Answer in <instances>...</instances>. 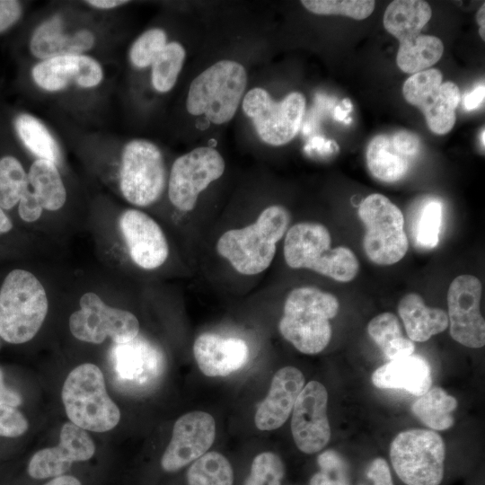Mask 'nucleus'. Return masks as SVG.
<instances>
[{
	"label": "nucleus",
	"instance_id": "nucleus-1",
	"mask_svg": "<svg viewBox=\"0 0 485 485\" xmlns=\"http://www.w3.org/2000/svg\"><path fill=\"white\" fill-rule=\"evenodd\" d=\"M290 214L281 205L265 207L254 222L228 229L217 239L216 251L242 276H257L271 265L278 242L289 227Z\"/></svg>",
	"mask_w": 485,
	"mask_h": 485
},
{
	"label": "nucleus",
	"instance_id": "nucleus-2",
	"mask_svg": "<svg viewBox=\"0 0 485 485\" xmlns=\"http://www.w3.org/2000/svg\"><path fill=\"white\" fill-rule=\"evenodd\" d=\"M340 308L335 295L314 287H295L287 295L278 330L298 351L314 355L322 351L331 338L330 320Z\"/></svg>",
	"mask_w": 485,
	"mask_h": 485
},
{
	"label": "nucleus",
	"instance_id": "nucleus-3",
	"mask_svg": "<svg viewBox=\"0 0 485 485\" xmlns=\"http://www.w3.org/2000/svg\"><path fill=\"white\" fill-rule=\"evenodd\" d=\"M283 255L292 269H307L340 282H349L359 270L355 253L348 247L331 248V236L317 222H299L285 234Z\"/></svg>",
	"mask_w": 485,
	"mask_h": 485
},
{
	"label": "nucleus",
	"instance_id": "nucleus-4",
	"mask_svg": "<svg viewBox=\"0 0 485 485\" xmlns=\"http://www.w3.org/2000/svg\"><path fill=\"white\" fill-rule=\"evenodd\" d=\"M48 310L41 281L27 269L11 270L0 287V337L12 344L28 342L41 328Z\"/></svg>",
	"mask_w": 485,
	"mask_h": 485
},
{
	"label": "nucleus",
	"instance_id": "nucleus-5",
	"mask_svg": "<svg viewBox=\"0 0 485 485\" xmlns=\"http://www.w3.org/2000/svg\"><path fill=\"white\" fill-rule=\"evenodd\" d=\"M247 80V72L239 62L217 61L191 81L186 100L188 112L204 115L216 125L230 121L244 96Z\"/></svg>",
	"mask_w": 485,
	"mask_h": 485
},
{
	"label": "nucleus",
	"instance_id": "nucleus-6",
	"mask_svg": "<svg viewBox=\"0 0 485 485\" xmlns=\"http://www.w3.org/2000/svg\"><path fill=\"white\" fill-rule=\"evenodd\" d=\"M61 396L68 419L84 430L106 432L120 419L119 409L106 391L103 374L94 364L74 368L63 384Z\"/></svg>",
	"mask_w": 485,
	"mask_h": 485
},
{
	"label": "nucleus",
	"instance_id": "nucleus-7",
	"mask_svg": "<svg viewBox=\"0 0 485 485\" xmlns=\"http://www.w3.org/2000/svg\"><path fill=\"white\" fill-rule=\"evenodd\" d=\"M163 154L157 145L134 138L122 147L118 172L119 192L130 205L146 207L154 204L167 188Z\"/></svg>",
	"mask_w": 485,
	"mask_h": 485
},
{
	"label": "nucleus",
	"instance_id": "nucleus-8",
	"mask_svg": "<svg viewBox=\"0 0 485 485\" xmlns=\"http://www.w3.org/2000/svg\"><path fill=\"white\" fill-rule=\"evenodd\" d=\"M358 216L366 226L363 247L367 258L377 265L400 261L409 249L401 209L385 196L374 193L359 204Z\"/></svg>",
	"mask_w": 485,
	"mask_h": 485
},
{
	"label": "nucleus",
	"instance_id": "nucleus-9",
	"mask_svg": "<svg viewBox=\"0 0 485 485\" xmlns=\"http://www.w3.org/2000/svg\"><path fill=\"white\" fill-rule=\"evenodd\" d=\"M445 445L432 430L399 433L390 446L392 465L406 485H439L444 477Z\"/></svg>",
	"mask_w": 485,
	"mask_h": 485
},
{
	"label": "nucleus",
	"instance_id": "nucleus-10",
	"mask_svg": "<svg viewBox=\"0 0 485 485\" xmlns=\"http://www.w3.org/2000/svg\"><path fill=\"white\" fill-rule=\"evenodd\" d=\"M305 104V97L299 92H292L276 101L261 87L248 91L242 103V110L251 120L259 137L274 146L286 145L297 135Z\"/></svg>",
	"mask_w": 485,
	"mask_h": 485
},
{
	"label": "nucleus",
	"instance_id": "nucleus-11",
	"mask_svg": "<svg viewBox=\"0 0 485 485\" xmlns=\"http://www.w3.org/2000/svg\"><path fill=\"white\" fill-rule=\"evenodd\" d=\"M68 325L75 339L93 344L107 338L115 344H124L136 339L140 329L133 313L108 305L93 291L81 295L79 309L70 315Z\"/></svg>",
	"mask_w": 485,
	"mask_h": 485
},
{
	"label": "nucleus",
	"instance_id": "nucleus-12",
	"mask_svg": "<svg viewBox=\"0 0 485 485\" xmlns=\"http://www.w3.org/2000/svg\"><path fill=\"white\" fill-rule=\"evenodd\" d=\"M225 170L223 155L214 147L199 146L177 157L172 164L167 195L179 211L194 209L199 195Z\"/></svg>",
	"mask_w": 485,
	"mask_h": 485
},
{
	"label": "nucleus",
	"instance_id": "nucleus-13",
	"mask_svg": "<svg viewBox=\"0 0 485 485\" xmlns=\"http://www.w3.org/2000/svg\"><path fill=\"white\" fill-rule=\"evenodd\" d=\"M443 81L438 69L429 68L410 75L404 83L405 100L419 108L429 129L438 135L448 133L455 123L460 91L453 82Z\"/></svg>",
	"mask_w": 485,
	"mask_h": 485
},
{
	"label": "nucleus",
	"instance_id": "nucleus-14",
	"mask_svg": "<svg viewBox=\"0 0 485 485\" xmlns=\"http://www.w3.org/2000/svg\"><path fill=\"white\" fill-rule=\"evenodd\" d=\"M481 283L472 275H460L447 292L450 335L458 343L471 348L485 344V322L480 310Z\"/></svg>",
	"mask_w": 485,
	"mask_h": 485
},
{
	"label": "nucleus",
	"instance_id": "nucleus-15",
	"mask_svg": "<svg viewBox=\"0 0 485 485\" xmlns=\"http://www.w3.org/2000/svg\"><path fill=\"white\" fill-rule=\"evenodd\" d=\"M119 228L131 261L144 270L162 267L170 246L161 225L144 211L130 207L119 216Z\"/></svg>",
	"mask_w": 485,
	"mask_h": 485
},
{
	"label": "nucleus",
	"instance_id": "nucleus-16",
	"mask_svg": "<svg viewBox=\"0 0 485 485\" xmlns=\"http://www.w3.org/2000/svg\"><path fill=\"white\" fill-rule=\"evenodd\" d=\"M328 392L317 381H310L293 408L291 432L297 448L304 454L321 451L329 442Z\"/></svg>",
	"mask_w": 485,
	"mask_h": 485
},
{
	"label": "nucleus",
	"instance_id": "nucleus-17",
	"mask_svg": "<svg viewBox=\"0 0 485 485\" xmlns=\"http://www.w3.org/2000/svg\"><path fill=\"white\" fill-rule=\"evenodd\" d=\"M36 86L47 93H60L70 87L93 89L103 81L101 63L87 54L64 55L40 60L31 68Z\"/></svg>",
	"mask_w": 485,
	"mask_h": 485
},
{
	"label": "nucleus",
	"instance_id": "nucleus-18",
	"mask_svg": "<svg viewBox=\"0 0 485 485\" xmlns=\"http://www.w3.org/2000/svg\"><path fill=\"white\" fill-rule=\"evenodd\" d=\"M216 436L214 418L203 411H191L174 423L171 441L166 447L161 466L168 472H176L205 454Z\"/></svg>",
	"mask_w": 485,
	"mask_h": 485
},
{
	"label": "nucleus",
	"instance_id": "nucleus-19",
	"mask_svg": "<svg viewBox=\"0 0 485 485\" xmlns=\"http://www.w3.org/2000/svg\"><path fill=\"white\" fill-rule=\"evenodd\" d=\"M95 453V445L87 432L72 422L65 423L59 444L36 452L28 463V473L34 479L64 475L73 463L87 461Z\"/></svg>",
	"mask_w": 485,
	"mask_h": 485
},
{
	"label": "nucleus",
	"instance_id": "nucleus-20",
	"mask_svg": "<svg viewBox=\"0 0 485 485\" xmlns=\"http://www.w3.org/2000/svg\"><path fill=\"white\" fill-rule=\"evenodd\" d=\"M111 365L118 383L130 390H141L154 385L163 372L161 353L137 337L129 342L114 346Z\"/></svg>",
	"mask_w": 485,
	"mask_h": 485
},
{
	"label": "nucleus",
	"instance_id": "nucleus-21",
	"mask_svg": "<svg viewBox=\"0 0 485 485\" xmlns=\"http://www.w3.org/2000/svg\"><path fill=\"white\" fill-rule=\"evenodd\" d=\"M96 42L93 31L86 28L66 31L64 19L56 14L34 29L29 48L31 55L40 61L64 55L86 54Z\"/></svg>",
	"mask_w": 485,
	"mask_h": 485
},
{
	"label": "nucleus",
	"instance_id": "nucleus-22",
	"mask_svg": "<svg viewBox=\"0 0 485 485\" xmlns=\"http://www.w3.org/2000/svg\"><path fill=\"white\" fill-rule=\"evenodd\" d=\"M193 355L200 371L215 377L228 375L242 367L249 360L250 350L242 339L206 332L195 340Z\"/></svg>",
	"mask_w": 485,
	"mask_h": 485
},
{
	"label": "nucleus",
	"instance_id": "nucleus-23",
	"mask_svg": "<svg viewBox=\"0 0 485 485\" xmlns=\"http://www.w3.org/2000/svg\"><path fill=\"white\" fill-rule=\"evenodd\" d=\"M304 385L303 373L294 366H284L273 376L267 397L259 405L254 422L260 430H274L288 419Z\"/></svg>",
	"mask_w": 485,
	"mask_h": 485
},
{
	"label": "nucleus",
	"instance_id": "nucleus-24",
	"mask_svg": "<svg viewBox=\"0 0 485 485\" xmlns=\"http://www.w3.org/2000/svg\"><path fill=\"white\" fill-rule=\"evenodd\" d=\"M377 388L401 389L421 396L430 389L431 369L428 362L419 355L390 360L372 375Z\"/></svg>",
	"mask_w": 485,
	"mask_h": 485
},
{
	"label": "nucleus",
	"instance_id": "nucleus-25",
	"mask_svg": "<svg viewBox=\"0 0 485 485\" xmlns=\"http://www.w3.org/2000/svg\"><path fill=\"white\" fill-rule=\"evenodd\" d=\"M398 313L411 341L424 342L449 325L447 313L440 308L427 306L417 293H409L400 300Z\"/></svg>",
	"mask_w": 485,
	"mask_h": 485
},
{
	"label": "nucleus",
	"instance_id": "nucleus-26",
	"mask_svg": "<svg viewBox=\"0 0 485 485\" xmlns=\"http://www.w3.org/2000/svg\"><path fill=\"white\" fill-rule=\"evenodd\" d=\"M432 15L430 5L421 0H395L384 14V26L400 42L419 35Z\"/></svg>",
	"mask_w": 485,
	"mask_h": 485
},
{
	"label": "nucleus",
	"instance_id": "nucleus-27",
	"mask_svg": "<svg viewBox=\"0 0 485 485\" xmlns=\"http://www.w3.org/2000/svg\"><path fill=\"white\" fill-rule=\"evenodd\" d=\"M28 184L43 210L61 209L67 199V190L58 166L48 160L35 159L27 172Z\"/></svg>",
	"mask_w": 485,
	"mask_h": 485
},
{
	"label": "nucleus",
	"instance_id": "nucleus-28",
	"mask_svg": "<svg viewBox=\"0 0 485 485\" xmlns=\"http://www.w3.org/2000/svg\"><path fill=\"white\" fill-rule=\"evenodd\" d=\"M366 158L372 175L384 182L401 180L410 165V159L398 153L386 135H377L369 142Z\"/></svg>",
	"mask_w": 485,
	"mask_h": 485
},
{
	"label": "nucleus",
	"instance_id": "nucleus-29",
	"mask_svg": "<svg viewBox=\"0 0 485 485\" xmlns=\"http://www.w3.org/2000/svg\"><path fill=\"white\" fill-rule=\"evenodd\" d=\"M18 137L36 159L48 160L57 166L61 164L60 146L47 126L35 116L21 113L14 119Z\"/></svg>",
	"mask_w": 485,
	"mask_h": 485
},
{
	"label": "nucleus",
	"instance_id": "nucleus-30",
	"mask_svg": "<svg viewBox=\"0 0 485 485\" xmlns=\"http://www.w3.org/2000/svg\"><path fill=\"white\" fill-rule=\"evenodd\" d=\"M443 52L444 45L438 38L420 33L400 42L396 63L404 73L416 74L436 64Z\"/></svg>",
	"mask_w": 485,
	"mask_h": 485
},
{
	"label": "nucleus",
	"instance_id": "nucleus-31",
	"mask_svg": "<svg viewBox=\"0 0 485 485\" xmlns=\"http://www.w3.org/2000/svg\"><path fill=\"white\" fill-rule=\"evenodd\" d=\"M457 400L440 387L428 389L413 403L412 411L425 425L435 430H445L454 425L452 415Z\"/></svg>",
	"mask_w": 485,
	"mask_h": 485
},
{
	"label": "nucleus",
	"instance_id": "nucleus-32",
	"mask_svg": "<svg viewBox=\"0 0 485 485\" xmlns=\"http://www.w3.org/2000/svg\"><path fill=\"white\" fill-rule=\"evenodd\" d=\"M186 57L184 47L170 41L155 57L151 65V84L160 93L170 92L175 85Z\"/></svg>",
	"mask_w": 485,
	"mask_h": 485
},
{
	"label": "nucleus",
	"instance_id": "nucleus-33",
	"mask_svg": "<svg viewBox=\"0 0 485 485\" xmlns=\"http://www.w3.org/2000/svg\"><path fill=\"white\" fill-rule=\"evenodd\" d=\"M188 485H233L230 462L217 452H208L194 461L187 472Z\"/></svg>",
	"mask_w": 485,
	"mask_h": 485
},
{
	"label": "nucleus",
	"instance_id": "nucleus-34",
	"mask_svg": "<svg viewBox=\"0 0 485 485\" xmlns=\"http://www.w3.org/2000/svg\"><path fill=\"white\" fill-rule=\"evenodd\" d=\"M28 188L27 172L13 155L0 158V207L10 210L18 205Z\"/></svg>",
	"mask_w": 485,
	"mask_h": 485
},
{
	"label": "nucleus",
	"instance_id": "nucleus-35",
	"mask_svg": "<svg viewBox=\"0 0 485 485\" xmlns=\"http://www.w3.org/2000/svg\"><path fill=\"white\" fill-rule=\"evenodd\" d=\"M442 223V204L436 198H429L421 205L414 223L415 243L424 249H432L438 244Z\"/></svg>",
	"mask_w": 485,
	"mask_h": 485
},
{
	"label": "nucleus",
	"instance_id": "nucleus-36",
	"mask_svg": "<svg viewBox=\"0 0 485 485\" xmlns=\"http://www.w3.org/2000/svg\"><path fill=\"white\" fill-rule=\"evenodd\" d=\"M301 4L315 14H340L355 20L367 18L375 5L372 0H303Z\"/></svg>",
	"mask_w": 485,
	"mask_h": 485
},
{
	"label": "nucleus",
	"instance_id": "nucleus-37",
	"mask_svg": "<svg viewBox=\"0 0 485 485\" xmlns=\"http://www.w3.org/2000/svg\"><path fill=\"white\" fill-rule=\"evenodd\" d=\"M163 29L151 28L141 33L132 43L128 51L131 65L138 69L151 66L155 57L168 43Z\"/></svg>",
	"mask_w": 485,
	"mask_h": 485
},
{
	"label": "nucleus",
	"instance_id": "nucleus-38",
	"mask_svg": "<svg viewBox=\"0 0 485 485\" xmlns=\"http://www.w3.org/2000/svg\"><path fill=\"white\" fill-rule=\"evenodd\" d=\"M317 463L321 471L312 476L310 485H350L348 464L339 453L327 450Z\"/></svg>",
	"mask_w": 485,
	"mask_h": 485
},
{
	"label": "nucleus",
	"instance_id": "nucleus-39",
	"mask_svg": "<svg viewBox=\"0 0 485 485\" xmlns=\"http://www.w3.org/2000/svg\"><path fill=\"white\" fill-rule=\"evenodd\" d=\"M284 474L281 459L274 453L263 452L253 459L244 485H281Z\"/></svg>",
	"mask_w": 485,
	"mask_h": 485
},
{
	"label": "nucleus",
	"instance_id": "nucleus-40",
	"mask_svg": "<svg viewBox=\"0 0 485 485\" xmlns=\"http://www.w3.org/2000/svg\"><path fill=\"white\" fill-rule=\"evenodd\" d=\"M367 332L383 352L403 337L399 320L392 313L374 317L367 325Z\"/></svg>",
	"mask_w": 485,
	"mask_h": 485
},
{
	"label": "nucleus",
	"instance_id": "nucleus-41",
	"mask_svg": "<svg viewBox=\"0 0 485 485\" xmlns=\"http://www.w3.org/2000/svg\"><path fill=\"white\" fill-rule=\"evenodd\" d=\"M28 427V420L18 410L0 405V436H20L27 431Z\"/></svg>",
	"mask_w": 485,
	"mask_h": 485
},
{
	"label": "nucleus",
	"instance_id": "nucleus-42",
	"mask_svg": "<svg viewBox=\"0 0 485 485\" xmlns=\"http://www.w3.org/2000/svg\"><path fill=\"white\" fill-rule=\"evenodd\" d=\"M42 213L43 208L28 184L18 203L19 216L26 223H34L41 217Z\"/></svg>",
	"mask_w": 485,
	"mask_h": 485
},
{
	"label": "nucleus",
	"instance_id": "nucleus-43",
	"mask_svg": "<svg viewBox=\"0 0 485 485\" xmlns=\"http://www.w3.org/2000/svg\"><path fill=\"white\" fill-rule=\"evenodd\" d=\"M391 138L395 150L403 156L410 159L418 154L420 141L416 134L401 130L396 132Z\"/></svg>",
	"mask_w": 485,
	"mask_h": 485
},
{
	"label": "nucleus",
	"instance_id": "nucleus-44",
	"mask_svg": "<svg viewBox=\"0 0 485 485\" xmlns=\"http://www.w3.org/2000/svg\"><path fill=\"white\" fill-rule=\"evenodd\" d=\"M21 14L22 6L18 1L0 0V32L13 25Z\"/></svg>",
	"mask_w": 485,
	"mask_h": 485
},
{
	"label": "nucleus",
	"instance_id": "nucleus-45",
	"mask_svg": "<svg viewBox=\"0 0 485 485\" xmlns=\"http://www.w3.org/2000/svg\"><path fill=\"white\" fill-rule=\"evenodd\" d=\"M366 476L374 485H393L390 468L384 458H376L370 463Z\"/></svg>",
	"mask_w": 485,
	"mask_h": 485
},
{
	"label": "nucleus",
	"instance_id": "nucleus-46",
	"mask_svg": "<svg viewBox=\"0 0 485 485\" xmlns=\"http://www.w3.org/2000/svg\"><path fill=\"white\" fill-rule=\"evenodd\" d=\"M485 87L484 84L476 86L471 93L464 97V108L467 110H472L478 108L484 101Z\"/></svg>",
	"mask_w": 485,
	"mask_h": 485
},
{
	"label": "nucleus",
	"instance_id": "nucleus-47",
	"mask_svg": "<svg viewBox=\"0 0 485 485\" xmlns=\"http://www.w3.org/2000/svg\"><path fill=\"white\" fill-rule=\"evenodd\" d=\"M22 399L17 392L6 387L4 384L0 385V405L15 408L22 404Z\"/></svg>",
	"mask_w": 485,
	"mask_h": 485
},
{
	"label": "nucleus",
	"instance_id": "nucleus-48",
	"mask_svg": "<svg viewBox=\"0 0 485 485\" xmlns=\"http://www.w3.org/2000/svg\"><path fill=\"white\" fill-rule=\"evenodd\" d=\"M85 3L95 9L99 10H111L119 6L125 5L128 1L125 0H89Z\"/></svg>",
	"mask_w": 485,
	"mask_h": 485
},
{
	"label": "nucleus",
	"instance_id": "nucleus-49",
	"mask_svg": "<svg viewBox=\"0 0 485 485\" xmlns=\"http://www.w3.org/2000/svg\"><path fill=\"white\" fill-rule=\"evenodd\" d=\"M44 485H82L80 481L72 475H60L53 478Z\"/></svg>",
	"mask_w": 485,
	"mask_h": 485
},
{
	"label": "nucleus",
	"instance_id": "nucleus-50",
	"mask_svg": "<svg viewBox=\"0 0 485 485\" xmlns=\"http://www.w3.org/2000/svg\"><path fill=\"white\" fill-rule=\"evenodd\" d=\"M13 228V222L3 208L0 207V234L10 232Z\"/></svg>",
	"mask_w": 485,
	"mask_h": 485
},
{
	"label": "nucleus",
	"instance_id": "nucleus-51",
	"mask_svg": "<svg viewBox=\"0 0 485 485\" xmlns=\"http://www.w3.org/2000/svg\"><path fill=\"white\" fill-rule=\"evenodd\" d=\"M484 7L485 5L482 4V6L481 7V9L479 10L478 13H477V22L479 23V26H480V35L481 37L482 38V40L485 39V16H484V13H485V11H484Z\"/></svg>",
	"mask_w": 485,
	"mask_h": 485
},
{
	"label": "nucleus",
	"instance_id": "nucleus-52",
	"mask_svg": "<svg viewBox=\"0 0 485 485\" xmlns=\"http://www.w3.org/2000/svg\"><path fill=\"white\" fill-rule=\"evenodd\" d=\"M348 112V110H343L340 107H338L335 111V118L337 119L342 120L345 119Z\"/></svg>",
	"mask_w": 485,
	"mask_h": 485
},
{
	"label": "nucleus",
	"instance_id": "nucleus-53",
	"mask_svg": "<svg viewBox=\"0 0 485 485\" xmlns=\"http://www.w3.org/2000/svg\"><path fill=\"white\" fill-rule=\"evenodd\" d=\"M484 129H482L481 135V142L482 143V146H484Z\"/></svg>",
	"mask_w": 485,
	"mask_h": 485
},
{
	"label": "nucleus",
	"instance_id": "nucleus-54",
	"mask_svg": "<svg viewBox=\"0 0 485 485\" xmlns=\"http://www.w3.org/2000/svg\"><path fill=\"white\" fill-rule=\"evenodd\" d=\"M4 384V375L3 372L0 370V385Z\"/></svg>",
	"mask_w": 485,
	"mask_h": 485
}]
</instances>
